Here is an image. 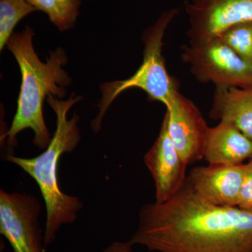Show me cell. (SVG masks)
Segmentation results:
<instances>
[{"label": "cell", "mask_w": 252, "mask_h": 252, "mask_svg": "<svg viewBox=\"0 0 252 252\" xmlns=\"http://www.w3.org/2000/svg\"><path fill=\"white\" fill-rule=\"evenodd\" d=\"M130 243L156 252H252V212L207 203L186 181L170 200L142 207Z\"/></svg>", "instance_id": "6da1fadb"}, {"label": "cell", "mask_w": 252, "mask_h": 252, "mask_svg": "<svg viewBox=\"0 0 252 252\" xmlns=\"http://www.w3.org/2000/svg\"><path fill=\"white\" fill-rule=\"evenodd\" d=\"M33 36L34 32L26 27L21 32L14 33L7 43L8 49L19 65L22 81L17 110L4 137H7L9 147H14L18 134L31 129L34 133V145L46 149L52 137L44 122V99L50 94L63 98L71 79L63 69L67 61L64 50L52 51L46 62L42 63L33 47Z\"/></svg>", "instance_id": "7a4b0ae2"}, {"label": "cell", "mask_w": 252, "mask_h": 252, "mask_svg": "<svg viewBox=\"0 0 252 252\" xmlns=\"http://www.w3.org/2000/svg\"><path fill=\"white\" fill-rule=\"evenodd\" d=\"M81 99L80 96L72 95L64 101L50 94L47 101L56 115V129L47 148L40 155L31 158L11 154H7L4 158L8 162L22 169L39 186L46 205L45 250L54 241L56 233L63 225L72 223L77 220L78 212L83 207L79 198L62 191L58 177L61 156L72 152L80 141L79 116L75 114L68 119L67 114L72 106Z\"/></svg>", "instance_id": "3957f363"}, {"label": "cell", "mask_w": 252, "mask_h": 252, "mask_svg": "<svg viewBox=\"0 0 252 252\" xmlns=\"http://www.w3.org/2000/svg\"><path fill=\"white\" fill-rule=\"evenodd\" d=\"M180 13L178 8L164 11L156 22L144 32L143 61L137 72L128 79L105 83L101 86L102 98L97 106L99 113L92 122L95 132L100 130L102 120L109 106L124 91L137 88L145 91L149 99L168 104L177 89V84L167 72L162 56L163 38L170 23Z\"/></svg>", "instance_id": "277c9868"}, {"label": "cell", "mask_w": 252, "mask_h": 252, "mask_svg": "<svg viewBox=\"0 0 252 252\" xmlns=\"http://www.w3.org/2000/svg\"><path fill=\"white\" fill-rule=\"evenodd\" d=\"M182 59L199 82L216 88L252 86V64L219 38L189 42L182 47Z\"/></svg>", "instance_id": "5b68a950"}, {"label": "cell", "mask_w": 252, "mask_h": 252, "mask_svg": "<svg viewBox=\"0 0 252 252\" xmlns=\"http://www.w3.org/2000/svg\"><path fill=\"white\" fill-rule=\"evenodd\" d=\"M39 200L26 193L0 190V233L14 252H45Z\"/></svg>", "instance_id": "8992f818"}, {"label": "cell", "mask_w": 252, "mask_h": 252, "mask_svg": "<svg viewBox=\"0 0 252 252\" xmlns=\"http://www.w3.org/2000/svg\"><path fill=\"white\" fill-rule=\"evenodd\" d=\"M189 42L216 38L235 25L252 21V0H189Z\"/></svg>", "instance_id": "52a82bcc"}, {"label": "cell", "mask_w": 252, "mask_h": 252, "mask_svg": "<svg viewBox=\"0 0 252 252\" xmlns=\"http://www.w3.org/2000/svg\"><path fill=\"white\" fill-rule=\"evenodd\" d=\"M167 131L187 165L203 158L209 126L193 102L177 91L166 106Z\"/></svg>", "instance_id": "ba28073f"}, {"label": "cell", "mask_w": 252, "mask_h": 252, "mask_svg": "<svg viewBox=\"0 0 252 252\" xmlns=\"http://www.w3.org/2000/svg\"><path fill=\"white\" fill-rule=\"evenodd\" d=\"M144 162L153 178L157 203L170 200L185 186L188 165L172 143L165 117L157 140L144 155Z\"/></svg>", "instance_id": "9c48e42d"}, {"label": "cell", "mask_w": 252, "mask_h": 252, "mask_svg": "<svg viewBox=\"0 0 252 252\" xmlns=\"http://www.w3.org/2000/svg\"><path fill=\"white\" fill-rule=\"evenodd\" d=\"M247 163L208 165L190 170L187 183L194 193L207 203L223 207L238 206Z\"/></svg>", "instance_id": "30bf717a"}, {"label": "cell", "mask_w": 252, "mask_h": 252, "mask_svg": "<svg viewBox=\"0 0 252 252\" xmlns=\"http://www.w3.org/2000/svg\"><path fill=\"white\" fill-rule=\"evenodd\" d=\"M203 158L210 165H235L252 158V141L230 123L209 127Z\"/></svg>", "instance_id": "8fae6325"}, {"label": "cell", "mask_w": 252, "mask_h": 252, "mask_svg": "<svg viewBox=\"0 0 252 252\" xmlns=\"http://www.w3.org/2000/svg\"><path fill=\"white\" fill-rule=\"evenodd\" d=\"M210 116L230 123L252 141V86L216 88Z\"/></svg>", "instance_id": "7c38bea8"}, {"label": "cell", "mask_w": 252, "mask_h": 252, "mask_svg": "<svg viewBox=\"0 0 252 252\" xmlns=\"http://www.w3.org/2000/svg\"><path fill=\"white\" fill-rule=\"evenodd\" d=\"M36 11L49 16L51 22L61 31L74 27L79 15L81 0H28Z\"/></svg>", "instance_id": "4fadbf2b"}, {"label": "cell", "mask_w": 252, "mask_h": 252, "mask_svg": "<svg viewBox=\"0 0 252 252\" xmlns=\"http://www.w3.org/2000/svg\"><path fill=\"white\" fill-rule=\"evenodd\" d=\"M36 11L28 0H0V50L2 51L23 18Z\"/></svg>", "instance_id": "5bb4252c"}, {"label": "cell", "mask_w": 252, "mask_h": 252, "mask_svg": "<svg viewBox=\"0 0 252 252\" xmlns=\"http://www.w3.org/2000/svg\"><path fill=\"white\" fill-rule=\"evenodd\" d=\"M217 38L252 64V21L235 25L220 33Z\"/></svg>", "instance_id": "9a60e30c"}, {"label": "cell", "mask_w": 252, "mask_h": 252, "mask_svg": "<svg viewBox=\"0 0 252 252\" xmlns=\"http://www.w3.org/2000/svg\"><path fill=\"white\" fill-rule=\"evenodd\" d=\"M239 208L252 212V161L247 163L246 172L240 190L238 206Z\"/></svg>", "instance_id": "2e32d148"}, {"label": "cell", "mask_w": 252, "mask_h": 252, "mask_svg": "<svg viewBox=\"0 0 252 252\" xmlns=\"http://www.w3.org/2000/svg\"><path fill=\"white\" fill-rule=\"evenodd\" d=\"M132 246L130 241H115L104 249L103 252H133Z\"/></svg>", "instance_id": "e0dca14e"}, {"label": "cell", "mask_w": 252, "mask_h": 252, "mask_svg": "<svg viewBox=\"0 0 252 252\" xmlns=\"http://www.w3.org/2000/svg\"><path fill=\"white\" fill-rule=\"evenodd\" d=\"M251 160V161H252V159H251V160Z\"/></svg>", "instance_id": "ac0fdd59"}]
</instances>
